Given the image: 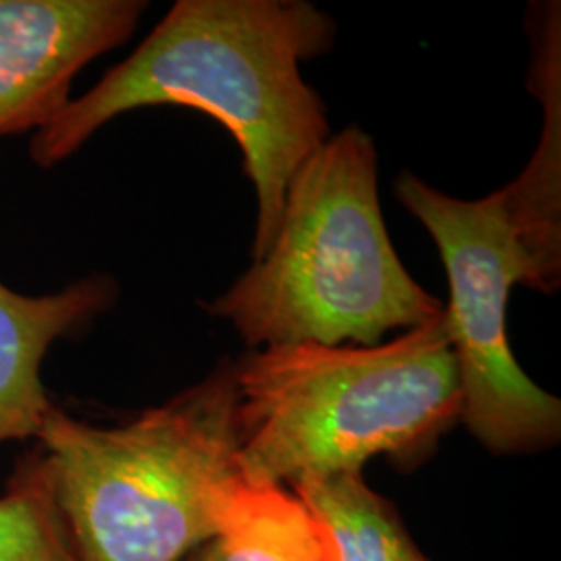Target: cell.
<instances>
[{
    "instance_id": "cell-7",
    "label": "cell",
    "mask_w": 561,
    "mask_h": 561,
    "mask_svg": "<svg viewBox=\"0 0 561 561\" xmlns=\"http://www.w3.org/2000/svg\"><path fill=\"white\" fill-rule=\"evenodd\" d=\"M115 296V283L104 275L46 296H23L0 283V443L38 439L55 405L41 379L46 352L108 310Z\"/></svg>"
},
{
    "instance_id": "cell-5",
    "label": "cell",
    "mask_w": 561,
    "mask_h": 561,
    "mask_svg": "<svg viewBox=\"0 0 561 561\" xmlns=\"http://www.w3.org/2000/svg\"><path fill=\"white\" fill-rule=\"evenodd\" d=\"M396 192L428 229L449 280L447 331L461 387V421L493 454H530L560 442L561 403L530 381L507 340L510 289L551 294L549 275L514 219L507 190L458 201L403 173Z\"/></svg>"
},
{
    "instance_id": "cell-6",
    "label": "cell",
    "mask_w": 561,
    "mask_h": 561,
    "mask_svg": "<svg viewBox=\"0 0 561 561\" xmlns=\"http://www.w3.org/2000/svg\"><path fill=\"white\" fill-rule=\"evenodd\" d=\"M138 0H0V136L41 129L90 60L131 36Z\"/></svg>"
},
{
    "instance_id": "cell-10",
    "label": "cell",
    "mask_w": 561,
    "mask_h": 561,
    "mask_svg": "<svg viewBox=\"0 0 561 561\" xmlns=\"http://www.w3.org/2000/svg\"><path fill=\"white\" fill-rule=\"evenodd\" d=\"M0 561H78L41 445L18 461L0 495Z\"/></svg>"
},
{
    "instance_id": "cell-1",
    "label": "cell",
    "mask_w": 561,
    "mask_h": 561,
    "mask_svg": "<svg viewBox=\"0 0 561 561\" xmlns=\"http://www.w3.org/2000/svg\"><path fill=\"white\" fill-rule=\"evenodd\" d=\"M335 25L300 0H180L88 94L71 99L32 140V159L55 167L123 113L175 104L221 121L243 150L259 198L254 262L279 231L287 185L329 140L321 96L301 80Z\"/></svg>"
},
{
    "instance_id": "cell-4",
    "label": "cell",
    "mask_w": 561,
    "mask_h": 561,
    "mask_svg": "<svg viewBox=\"0 0 561 561\" xmlns=\"http://www.w3.org/2000/svg\"><path fill=\"white\" fill-rule=\"evenodd\" d=\"M442 300L403 268L382 222L373 140L347 127L301 162L271 250L208 310L250 347L379 345L435 321Z\"/></svg>"
},
{
    "instance_id": "cell-9",
    "label": "cell",
    "mask_w": 561,
    "mask_h": 561,
    "mask_svg": "<svg viewBox=\"0 0 561 561\" xmlns=\"http://www.w3.org/2000/svg\"><path fill=\"white\" fill-rule=\"evenodd\" d=\"M329 533L337 561H428L410 539L393 505L362 472H341L289 484Z\"/></svg>"
},
{
    "instance_id": "cell-8",
    "label": "cell",
    "mask_w": 561,
    "mask_h": 561,
    "mask_svg": "<svg viewBox=\"0 0 561 561\" xmlns=\"http://www.w3.org/2000/svg\"><path fill=\"white\" fill-rule=\"evenodd\" d=\"M187 561H337L329 533L280 484H245L221 533Z\"/></svg>"
},
{
    "instance_id": "cell-2",
    "label": "cell",
    "mask_w": 561,
    "mask_h": 561,
    "mask_svg": "<svg viewBox=\"0 0 561 561\" xmlns=\"http://www.w3.org/2000/svg\"><path fill=\"white\" fill-rule=\"evenodd\" d=\"M240 470L250 484L362 472L377 456L414 466L461 421L445 308L398 340L294 343L236 364Z\"/></svg>"
},
{
    "instance_id": "cell-3",
    "label": "cell",
    "mask_w": 561,
    "mask_h": 561,
    "mask_svg": "<svg viewBox=\"0 0 561 561\" xmlns=\"http://www.w3.org/2000/svg\"><path fill=\"white\" fill-rule=\"evenodd\" d=\"M38 442L76 560L183 561L221 533L245 484L236 364L119 426L53 405Z\"/></svg>"
}]
</instances>
